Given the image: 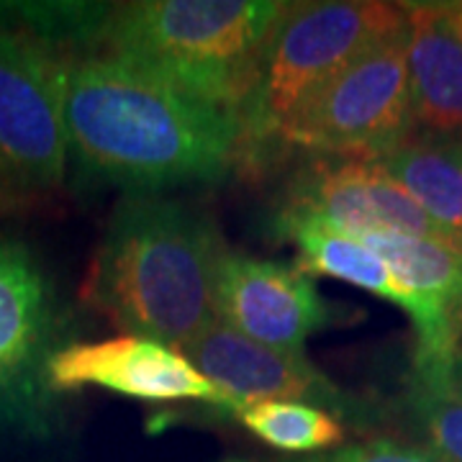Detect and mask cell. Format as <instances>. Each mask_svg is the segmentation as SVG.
<instances>
[{
    "mask_svg": "<svg viewBox=\"0 0 462 462\" xmlns=\"http://www.w3.org/2000/svg\"><path fill=\"white\" fill-rule=\"evenodd\" d=\"M416 134L462 136V3H401Z\"/></svg>",
    "mask_w": 462,
    "mask_h": 462,
    "instance_id": "13",
    "label": "cell"
},
{
    "mask_svg": "<svg viewBox=\"0 0 462 462\" xmlns=\"http://www.w3.org/2000/svg\"><path fill=\"white\" fill-rule=\"evenodd\" d=\"M75 342V316L33 245L0 231V445L51 442L65 427L51 360Z\"/></svg>",
    "mask_w": 462,
    "mask_h": 462,
    "instance_id": "5",
    "label": "cell"
},
{
    "mask_svg": "<svg viewBox=\"0 0 462 462\" xmlns=\"http://www.w3.org/2000/svg\"><path fill=\"white\" fill-rule=\"evenodd\" d=\"M273 234L296 247V267L303 275L355 285L398 306L409 319L413 316L411 293L360 236L334 229L309 216L293 214L273 216Z\"/></svg>",
    "mask_w": 462,
    "mask_h": 462,
    "instance_id": "14",
    "label": "cell"
},
{
    "mask_svg": "<svg viewBox=\"0 0 462 462\" xmlns=\"http://www.w3.org/2000/svg\"><path fill=\"white\" fill-rule=\"evenodd\" d=\"M406 32L401 3H288L264 51L263 72L242 124V175L281 165L278 134L319 88L378 44Z\"/></svg>",
    "mask_w": 462,
    "mask_h": 462,
    "instance_id": "4",
    "label": "cell"
},
{
    "mask_svg": "<svg viewBox=\"0 0 462 462\" xmlns=\"http://www.w3.org/2000/svg\"><path fill=\"white\" fill-rule=\"evenodd\" d=\"M406 419L424 447L447 462H462V385L452 367H413Z\"/></svg>",
    "mask_w": 462,
    "mask_h": 462,
    "instance_id": "17",
    "label": "cell"
},
{
    "mask_svg": "<svg viewBox=\"0 0 462 462\" xmlns=\"http://www.w3.org/2000/svg\"><path fill=\"white\" fill-rule=\"evenodd\" d=\"M419 208L442 229L452 245H462V136L413 134L401 147L375 160Z\"/></svg>",
    "mask_w": 462,
    "mask_h": 462,
    "instance_id": "15",
    "label": "cell"
},
{
    "mask_svg": "<svg viewBox=\"0 0 462 462\" xmlns=\"http://www.w3.org/2000/svg\"><path fill=\"white\" fill-rule=\"evenodd\" d=\"M69 162L126 193L239 172L236 116L100 51H60Z\"/></svg>",
    "mask_w": 462,
    "mask_h": 462,
    "instance_id": "1",
    "label": "cell"
},
{
    "mask_svg": "<svg viewBox=\"0 0 462 462\" xmlns=\"http://www.w3.org/2000/svg\"><path fill=\"white\" fill-rule=\"evenodd\" d=\"M406 32L378 44L331 78L306 100L278 134V157L375 162L413 136Z\"/></svg>",
    "mask_w": 462,
    "mask_h": 462,
    "instance_id": "7",
    "label": "cell"
},
{
    "mask_svg": "<svg viewBox=\"0 0 462 462\" xmlns=\"http://www.w3.org/2000/svg\"><path fill=\"white\" fill-rule=\"evenodd\" d=\"M231 462H236V460H231Z\"/></svg>",
    "mask_w": 462,
    "mask_h": 462,
    "instance_id": "21",
    "label": "cell"
},
{
    "mask_svg": "<svg viewBox=\"0 0 462 462\" xmlns=\"http://www.w3.org/2000/svg\"><path fill=\"white\" fill-rule=\"evenodd\" d=\"M236 424L288 455H324L346 445L349 427L334 413L296 401H257L236 409Z\"/></svg>",
    "mask_w": 462,
    "mask_h": 462,
    "instance_id": "16",
    "label": "cell"
},
{
    "mask_svg": "<svg viewBox=\"0 0 462 462\" xmlns=\"http://www.w3.org/2000/svg\"><path fill=\"white\" fill-rule=\"evenodd\" d=\"M60 72V51L0 23V218L54 211L67 196Z\"/></svg>",
    "mask_w": 462,
    "mask_h": 462,
    "instance_id": "6",
    "label": "cell"
},
{
    "mask_svg": "<svg viewBox=\"0 0 462 462\" xmlns=\"http://www.w3.org/2000/svg\"><path fill=\"white\" fill-rule=\"evenodd\" d=\"M214 316L260 345L303 352L314 334L352 324L363 314L329 300L296 264L224 247L216 260Z\"/></svg>",
    "mask_w": 462,
    "mask_h": 462,
    "instance_id": "8",
    "label": "cell"
},
{
    "mask_svg": "<svg viewBox=\"0 0 462 462\" xmlns=\"http://www.w3.org/2000/svg\"><path fill=\"white\" fill-rule=\"evenodd\" d=\"M224 236L214 218L162 193H126L114 206L80 300L121 334L182 349L214 324V273Z\"/></svg>",
    "mask_w": 462,
    "mask_h": 462,
    "instance_id": "2",
    "label": "cell"
},
{
    "mask_svg": "<svg viewBox=\"0 0 462 462\" xmlns=\"http://www.w3.org/2000/svg\"><path fill=\"white\" fill-rule=\"evenodd\" d=\"M460 252H462V245H460Z\"/></svg>",
    "mask_w": 462,
    "mask_h": 462,
    "instance_id": "20",
    "label": "cell"
},
{
    "mask_svg": "<svg viewBox=\"0 0 462 462\" xmlns=\"http://www.w3.org/2000/svg\"><path fill=\"white\" fill-rule=\"evenodd\" d=\"M413 298V367H452L462 346V252L434 236L373 231L360 236Z\"/></svg>",
    "mask_w": 462,
    "mask_h": 462,
    "instance_id": "12",
    "label": "cell"
},
{
    "mask_svg": "<svg viewBox=\"0 0 462 462\" xmlns=\"http://www.w3.org/2000/svg\"><path fill=\"white\" fill-rule=\"evenodd\" d=\"M275 214L309 216L355 236L391 231L447 239L398 182L365 160L311 157L288 180Z\"/></svg>",
    "mask_w": 462,
    "mask_h": 462,
    "instance_id": "11",
    "label": "cell"
},
{
    "mask_svg": "<svg viewBox=\"0 0 462 462\" xmlns=\"http://www.w3.org/2000/svg\"><path fill=\"white\" fill-rule=\"evenodd\" d=\"M288 3L136 0L111 3L93 50L242 118Z\"/></svg>",
    "mask_w": 462,
    "mask_h": 462,
    "instance_id": "3",
    "label": "cell"
},
{
    "mask_svg": "<svg viewBox=\"0 0 462 462\" xmlns=\"http://www.w3.org/2000/svg\"><path fill=\"white\" fill-rule=\"evenodd\" d=\"M180 352L239 409L257 401H296L319 406L357 430L373 427L378 419L373 403L345 393L303 352L260 345L221 321L199 331Z\"/></svg>",
    "mask_w": 462,
    "mask_h": 462,
    "instance_id": "9",
    "label": "cell"
},
{
    "mask_svg": "<svg viewBox=\"0 0 462 462\" xmlns=\"http://www.w3.org/2000/svg\"><path fill=\"white\" fill-rule=\"evenodd\" d=\"M50 378L60 396L103 388L147 403H208L221 416H234L239 409L234 398L185 360L180 349L134 334L100 342L75 339L51 360Z\"/></svg>",
    "mask_w": 462,
    "mask_h": 462,
    "instance_id": "10",
    "label": "cell"
},
{
    "mask_svg": "<svg viewBox=\"0 0 462 462\" xmlns=\"http://www.w3.org/2000/svg\"><path fill=\"white\" fill-rule=\"evenodd\" d=\"M293 462H447L442 455H437L434 449L416 442H406L398 437L388 434H375L367 437L363 442L345 445L334 452L314 455V457H303Z\"/></svg>",
    "mask_w": 462,
    "mask_h": 462,
    "instance_id": "18",
    "label": "cell"
},
{
    "mask_svg": "<svg viewBox=\"0 0 462 462\" xmlns=\"http://www.w3.org/2000/svg\"><path fill=\"white\" fill-rule=\"evenodd\" d=\"M452 373H455V380L462 385V346L460 352H457V357H455V363H452Z\"/></svg>",
    "mask_w": 462,
    "mask_h": 462,
    "instance_id": "19",
    "label": "cell"
}]
</instances>
